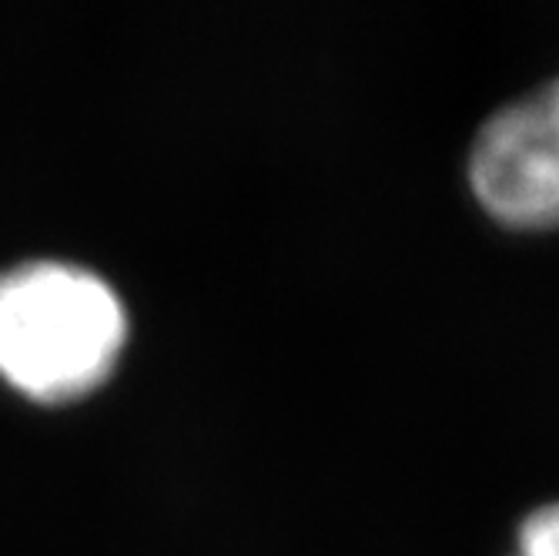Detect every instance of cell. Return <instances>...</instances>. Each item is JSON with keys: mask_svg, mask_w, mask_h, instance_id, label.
<instances>
[{"mask_svg": "<svg viewBox=\"0 0 559 556\" xmlns=\"http://www.w3.org/2000/svg\"><path fill=\"white\" fill-rule=\"evenodd\" d=\"M128 342L115 285L84 265L37 259L0 272V379L44 406L100 389Z\"/></svg>", "mask_w": 559, "mask_h": 556, "instance_id": "1", "label": "cell"}, {"mask_svg": "<svg viewBox=\"0 0 559 556\" xmlns=\"http://www.w3.org/2000/svg\"><path fill=\"white\" fill-rule=\"evenodd\" d=\"M469 185L506 228H559V78L483 125L469 155Z\"/></svg>", "mask_w": 559, "mask_h": 556, "instance_id": "2", "label": "cell"}, {"mask_svg": "<svg viewBox=\"0 0 559 556\" xmlns=\"http://www.w3.org/2000/svg\"><path fill=\"white\" fill-rule=\"evenodd\" d=\"M516 556H559V502L539 507L523 520Z\"/></svg>", "mask_w": 559, "mask_h": 556, "instance_id": "3", "label": "cell"}]
</instances>
